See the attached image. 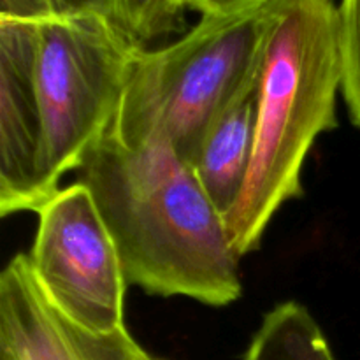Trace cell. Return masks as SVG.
Instances as JSON below:
<instances>
[{"label": "cell", "mask_w": 360, "mask_h": 360, "mask_svg": "<svg viewBox=\"0 0 360 360\" xmlns=\"http://www.w3.org/2000/svg\"><path fill=\"white\" fill-rule=\"evenodd\" d=\"M77 174L115 238L127 283L210 306L241 297V257L224 214L169 144L129 148L111 130Z\"/></svg>", "instance_id": "6da1fadb"}, {"label": "cell", "mask_w": 360, "mask_h": 360, "mask_svg": "<svg viewBox=\"0 0 360 360\" xmlns=\"http://www.w3.org/2000/svg\"><path fill=\"white\" fill-rule=\"evenodd\" d=\"M266 16L252 165L225 218L239 257L259 248L276 211L301 195L309 150L320 134L338 127L340 6L333 0H269Z\"/></svg>", "instance_id": "7a4b0ae2"}, {"label": "cell", "mask_w": 360, "mask_h": 360, "mask_svg": "<svg viewBox=\"0 0 360 360\" xmlns=\"http://www.w3.org/2000/svg\"><path fill=\"white\" fill-rule=\"evenodd\" d=\"M266 25V6L202 16L172 44L141 49L112 134L129 148L165 143L192 165L221 115L259 86Z\"/></svg>", "instance_id": "3957f363"}, {"label": "cell", "mask_w": 360, "mask_h": 360, "mask_svg": "<svg viewBox=\"0 0 360 360\" xmlns=\"http://www.w3.org/2000/svg\"><path fill=\"white\" fill-rule=\"evenodd\" d=\"M144 46L101 11L39 23L37 81L51 185L77 171L118 120L134 62Z\"/></svg>", "instance_id": "277c9868"}, {"label": "cell", "mask_w": 360, "mask_h": 360, "mask_svg": "<svg viewBox=\"0 0 360 360\" xmlns=\"http://www.w3.org/2000/svg\"><path fill=\"white\" fill-rule=\"evenodd\" d=\"M32 252L35 280L62 315L95 334L127 329V278L115 238L81 181L60 188L41 210Z\"/></svg>", "instance_id": "5b68a950"}, {"label": "cell", "mask_w": 360, "mask_h": 360, "mask_svg": "<svg viewBox=\"0 0 360 360\" xmlns=\"http://www.w3.org/2000/svg\"><path fill=\"white\" fill-rule=\"evenodd\" d=\"M39 23L0 18V214L37 213L58 190L46 167L35 81Z\"/></svg>", "instance_id": "8992f818"}, {"label": "cell", "mask_w": 360, "mask_h": 360, "mask_svg": "<svg viewBox=\"0 0 360 360\" xmlns=\"http://www.w3.org/2000/svg\"><path fill=\"white\" fill-rule=\"evenodd\" d=\"M146 352L129 329L95 334L49 302L28 253H18L0 274V360H143Z\"/></svg>", "instance_id": "52a82bcc"}, {"label": "cell", "mask_w": 360, "mask_h": 360, "mask_svg": "<svg viewBox=\"0 0 360 360\" xmlns=\"http://www.w3.org/2000/svg\"><path fill=\"white\" fill-rule=\"evenodd\" d=\"M259 86L236 101L204 139L192 169L206 195L227 218L248 178L255 148Z\"/></svg>", "instance_id": "ba28073f"}, {"label": "cell", "mask_w": 360, "mask_h": 360, "mask_svg": "<svg viewBox=\"0 0 360 360\" xmlns=\"http://www.w3.org/2000/svg\"><path fill=\"white\" fill-rule=\"evenodd\" d=\"M243 360H336L316 320L295 301L264 316Z\"/></svg>", "instance_id": "9c48e42d"}, {"label": "cell", "mask_w": 360, "mask_h": 360, "mask_svg": "<svg viewBox=\"0 0 360 360\" xmlns=\"http://www.w3.org/2000/svg\"><path fill=\"white\" fill-rule=\"evenodd\" d=\"M108 14L141 46L181 30L183 11L176 0H97Z\"/></svg>", "instance_id": "30bf717a"}, {"label": "cell", "mask_w": 360, "mask_h": 360, "mask_svg": "<svg viewBox=\"0 0 360 360\" xmlns=\"http://www.w3.org/2000/svg\"><path fill=\"white\" fill-rule=\"evenodd\" d=\"M341 91L360 129V0H341Z\"/></svg>", "instance_id": "8fae6325"}, {"label": "cell", "mask_w": 360, "mask_h": 360, "mask_svg": "<svg viewBox=\"0 0 360 360\" xmlns=\"http://www.w3.org/2000/svg\"><path fill=\"white\" fill-rule=\"evenodd\" d=\"M269 0H185L186 7L199 11L202 16H236L260 9Z\"/></svg>", "instance_id": "7c38bea8"}, {"label": "cell", "mask_w": 360, "mask_h": 360, "mask_svg": "<svg viewBox=\"0 0 360 360\" xmlns=\"http://www.w3.org/2000/svg\"><path fill=\"white\" fill-rule=\"evenodd\" d=\"M143 360H160V359H153V357H150V355H144V357H143Z\"/></svg>", "instance_id": "4fadbf2b"}, {"label": "cell", "mask_w": 360, "mask_h": 360, "mask_svg": "<svg viewBox=\"0 0 360 360\" xmlns=\"http://www.w3.org/2000/svg\"><path fill=\"white\" fill-rule=\"evenodd\" d=\"M176 2H178V4H179V6H181V7H186L185 0H176Z\"/></svg>", "instance_id": "5bb4252c"}]
</instances>
